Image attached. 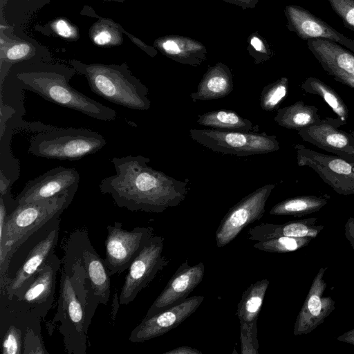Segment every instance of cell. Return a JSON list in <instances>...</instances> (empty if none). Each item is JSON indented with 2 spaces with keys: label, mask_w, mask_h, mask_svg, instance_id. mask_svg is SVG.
Returning a JSON list of instances; mask_svg holds the SVG:
<instances>
[{
  "label": "cell",
  "mask_w": 354,
  "mask_h": 354,
  "mask_svg": "<svg viewBox=\"0 0 354 354\" xmlns=\"http://www.w3.org/2000/svg\"><path fill=\"white\" fill-rule=\"evenodd\" d=\"M104 1H108V2H111V1H113V2H118V3H123L126 0H102Z\"/></svg>",
  "instance_id": "bcb514c9"
},
{
  "label": "cell",
  "mask_w": 354,
  "mask_h": 354,
  "mask_svg": "<svg viewBox=\"0 0 354 354\" xmlns=\"http://www.w3.org/2000/svg\"><path fill=\"white\" fill-rule=\"evenodd\" d=\"M35 29L45 35L54 36L68 41L80 39L78 27L65 17L54 19L44 26L36 25Z\"/></svg>",
  "instance_id": "1f68e13d"
},
{
  "label": "cell",
  "mask_w": 354,
  "mask_h": 354,
  "mask_svg": "<svg viewBox=\"0 0 354 354\" xmlns=\"http://www.w3.org/2000/svg\"><path fill=\"white\" fill-rule=\"evenodd\" d=\"M241 354H258L257 320L240 324Z\"/></svg>",
  "instance_id": "8d00e7d4"
},
{
  "label": "cell",
  "mask_w": 354,
  "mask_h": 354,
  "mask_svg": "<svg viewBox=\"0 0 354 354\" xmlns=\"http://www.w3.org/2000/svg\"><path fill=\"white\" fill-rule=\"evenodd\" d=\"M316 221L310 218L283 224L260 223L248 230L247 239L257 241L280 236L313 239L323 229V226L315 225Z\"/></svg>",
  "instance_id": "cb8c5ba5"
},
{
  "label": "cell",
  "mask_w": 354,
  "mask_h": 354,
  "mask_svg": "<svg viewBox=\"0 0 354 354\" xmlns=\"http://www.w3.org/2000/svg\"><path fill=\"white\" fill-rule=\"evenodd\" d=\"M270 281L263 279L252 283L243 292L237 305L240 324L257 320Z\"/></svg>",
  "instance_id": "f546056e"
},
{
  "label": "cell",
  "mask_w": 354,
  "mask_h": 354,
  "mask_svg": "<svg viewBox=\"0 0 354 354\" xmlns=\"http://www.w3.org/2000/svg\"><path fill=\"white\" fill-rule=\"evenodd\" d=\"M345 123L338 118L326 117L315 124L298 131L304 141L337 156L354 153V137L339 127Z\"/></svg>",
  "instance_id": "d6986e66"
},
{
  "label": "cell",
  "mask_w": 354,
  "mask_h": 354,
  "mask_svg": "<svg viewBox=\"0 0 354 354\" xmlns=\"http://www.w3.org/2000/svg\"><path fill=\"white\" fill-rule=\"evenodd\" d=\"M321 119L317 107L306 104L301 100L278 109L274 118L279 126L297 131L312 126Z\"/></svg>",
  "instance_id": "4316f807"
},
{
  "label": "cell",
  "mask_w": 354,
  "mask_h": 354,
  "mask_svg": "<svg viewBox=\"0 0 354 354\" xmlns=\"http://www.w3.org/2000/svg\"><path fill=\"white\" fill-rule=\"evenodd\" d=\"M23 354H49L41 339L40 323L25 328Z\"/></svg>",
  "instance_id": "d590c367"
},
{
  "label": "cell",
  "mask_w": 354,
  "mask_h": 354,
  "mask_svg": "<svg viewBox=\"0 0 354 354\" xmlns=\"http://www.w3.org/2000/svg\"><path fill=\"white\" fill-rule=\"evenodd\" d=\"M223 1L225 2H227L229 3H232L233 5L241 7L243 9L253 8L257 5V3L259 2V0H223Z\"/></svg>",
  "instance_id": "60d3db41"
},
{
  "label": "cell",
  "mask_w": 354,
  "mask_h": 354,
  "mask_svg": "<svg viewBox=\"0 0 354 354\" xmlns=\"http://www.w3.org/2000/svg\"><path fill=\"white\" fill-rule=\"evenodd\" d=\"M288 87V79L285 77L266 85L261 91V107L267 111L277 109L286 97Z\"/></svg>",
  "instance_id": "836d02e7"
},
{
  "label": "cell",
  "mask_w": 354,
  "mask_h": 354,
  "mask_svg": "<svg viewBox=\"0 0 354 354\" xmlns=\"http://www.w3.org/2000/svg\"><path fill=\"white\" fill-rule=\"evenodd\" d=\"M196 122L201 126L225 131H257L258 128L236 112L225 109L200 114Z\"/></svg>",
  "instance_id": "83f0119b"
},
{
  "label": "cell",
  "mask_w": 354,
  "mask_h": 354,
  "mask_svg": "<svg viewBox=\"0 0 354 354\" xmlns=\"http://www.w3.org/2000/svg\"><path fill=\"white\" fill-rule=\"evenodd\" d=\"M61 260L55 253L33 275L28 283L10 299L1 295V317L14 319L24 325L40 322L50 310Z\"/></svg>",
  "instance_id": "5b68a950"
},
{
  "label": "cell",
  "mask_w": 354,
  "mask_h": 354,
  "mask_svg": "<svg viewBox=\"0 0 354 354\" xmlns=\"http://www.w3.org/2000/svg\"><path fill=\"white\" fill-rule=\"evenodd\" d=\"M164 354H201V352L192 347L183 346L166 351Z\"/></svg>",
  "instance_id": "ab89813d"
},
{
  "label": "cell",
  "mask_w": 354,
  "mask_h": 354,
  "mask_svg": "<svg viewBox=\"0 0 354 354\" xmlns=\"http://www.w3.org/2000/svg\"><path fill=\"white\" fill-rule=\"evenodd\" d=\"M344 159L347 160L350 162H351L353 165H354V153L348 155H346L344 157Z\"/></svg>",
  "instance_id": "f6af8a7d"
},
{
  "label": "cell",
  "mask_w": 354,
  "mask_h": 354,
  "mask_svg": "<svg viewBox=\"0 0 354 354\" xmlns=\"http://www.w3.org/2000/svg\"><path fill=\"white\" fill-rule=\"evenodd\" d=\"M344 25L354 31V0H327Z\"/></svg>",
  "instance_id": "f35d334b"
},
{
  "label": "cell",
  "mask_w": 354,
  "mask_h": 354,
  "mask_svg": "<svg viewBox=\"0 0 354 354\" xmlns=\"http://www.w3.org/2000/svg\"><path fill=\"white\" fill-rule=\"evenodd\" d=\"M64 255L77 261L86 273L89 290L86 326L88 330L97 305H106L110 298L111 275L84 229H78L70 234L65 243Z\"/></svg>",
  "instance_id": "9c48e42d"
},
{
  "label": "cell",
  "mask_w": 354,
  "mask_h": 354,
  "mask_svg": "<svg viewBox=\"0 0 354 354\" xmlns=\"http://www.w3.org/2000/svg\"><path fill=\"white\" fill-rule=\"evenodd\" d=\"M60 216L30 234L15 250L8 267L7 283L1 295L10 299L31 279L50 255L59 239Z\"/></svg>",
  "instance_id": "8992f818"
},
{
  "label": "cell",
  "mask_w": 354,
  "mask_h": 354,
  "mask_svg": "<svg viewBox=\"0 0 354 354\" xmlns=\"http://www.w3.org/2000/svg\"><path fill=\"white\" fill-rule=\"evenodd\" d=\"M77 192H64L56 196L19 205L7 216L0 229V248L12 254L32 233L47 222L61 216L73 201Z\"/></svg>",
  "instance_id": "52a82bcc"
},
{
  "label": "cell",
  "mask_w": 354,
  "mask_h": 354,
  "mask_svg": "<svg viewBox=\"0 0 354 354\" xmlns=\"http://www.w3.org/2000/svg\"><path fill=\"white\" fill-rule=\"evenodd\" d=\"M88 281L84 268L75 260L64 256L57 309L46 323L49 335L57 326L68 354H86L88 330L86 306Z\"/></svg>",
  "instance_id": "3957f363"
},
{
  "label": "cell",
  "mask_w": 354,
  "mask_h": 354,
  "mask_svg": "<svg viewBox=\"0 0 354 354\" xmlns=\"http://www.w3.org/2000/svg\"><path fill=\"white\" fill-rule=\"evenodd\" d=\"M306 92L317 95L330 107L333 111L345 124L348 119V109L339 94L321 80L309 77L301 84Z\"/></svg>",
  "instance_id": "4dcf8cb0"
},
{
  "label": "cell",
  "mask_w": 354,
  "mask_h": 354,
  "mask_svg": "<svg viewBox=\"0 0 354 354\" xmlns=\"http://www.w3.org/2000/svg\"><path fill=\"white\" fill-rule=\"evenodd\" d=\"M203 300V296H192L156 315L145 316L132 330L129 340L133 343H140L167 333L191 316Z\"/></svg>",
  "instance_id": "9a60e30c"
},
{
  "label": "cell",
  "mask_w": 354,
  "mask_h": 354,
  "mask_svg": "<svg viewBox=\"0 0 354 354\" xmlns=\"http://www.w3.org/2000/svg\"><path fill=\"white\" fill-rule=\"evenodd\" d=\"M9 26H0L1 84L15 65L40 62H49L48 55H44L32 42L21 39L8 32Z\"/></svg>",
  "instance_id": "7402d4cb"
},
{
  "label": "cell",
  "mask_w": 354,
  "mask_h": 354,
  "mask_svg": "<svg viewBox=\"0 0 354 354\" xmlns=\"http://www.w3.org/2000/svg\"><path fill=\"white\" fill-rule=\"evenodd\" d=\"M329 196L305 195L287 198L274 205L269 214L273 216H302L319 211Z\"/></svg>",
  "instance_id": "f1b7e54d"
},
{
  "label": "cell",
  "mask_w": 354,
  "mask_h": 354,
  "mask_svg": "<svg viewBox=\"0 0 354 354\" xmlns=\"http://www.w3.org/2000/svg\"><path fill=\"white\" fill-rule=\"evenodd\" d=\"M310 51L336 81L354 88V54L337 43L325 39L306 41Z\"/></svg>",
  "instance_id": "ac0fdd59"
},
{
  "label": "cell",
  "mask_w": 354,
  "mask_h": 354,
  "mask_svg": "<svg viewBox=\"0 0 354 354\" xmlns=\"http://www.w3.org/2000/svg\"><path fill=\"white\" fill-rule=\"evenodd\" d=\"M232 74L221 62L209 66L199 82L197 90L190 94L192 100L205 101L224 97L233 90Z\"/></svg>",
  "instance_id": "d4e9b609"
},
{
  "label": "cell",
  "mask_w": 354,
  "mask_h": 354,
  "mask_svg": "<svg viewBox=\"0 0 354 354\" xmlns=\"http://www.w3.org/2000/svg\"><path fill=\"white\" fill-rule=\"evenodd\" d=\"M164 241L163 236H153L132 262L119 295L120 305L133 301L167 266L169 259L162 254Z\"/></svg>",
  "instance_id": "7c38bea8"
},
{
  "label": "cell",
  "mask_w": 354,
  "mask_h": 354,
  "mask_svg": "<svg viewBox=\"0 0 354 354\" xmlns=\"http://www.w3.org/2000/svg\"><path fill=\"white\" fill-rule=\"evenodd\" d=\"M75 73L73 67L48 62L26 63L13 68L11 80L21 89L29 90L61 106L100 120H115L117 112L114 109L90 98L69 84Z\"/></svg>",
  "instance_id": "7a4b0ae2"
},
{
  "label": "cell",
  "mask_w": 354,
  "mask_h": 354,
  "mask_svg": "<svg viewBox=\"0 0 354 354\" xmlns=\"http://www.w3.org/2000/svg\"><path fill=\"white\" fill-rule=\"evenodd\" d=\"M115 174L99 184L103 194H109L115 204L131 212L162 213L176 207L186 198L187 181L176 180L156 170L142 156L115 157L111 160Z\"/></svg>",
  "instance_id": "6da1fadb"
},
{
  "label": "cell",
  "mask_w": 354,
  "mask_h": 354,
  "mask_svg": "<svg viewBox=\"0 0 354 354\" xmlns=\"http://www.w3.org/2000/svg\"><path fill=\"white\" fill-rule=\"evenodd\" d=\"M327 268H320L315 277L308 295L294 325L293 334H308L320 325L335 308V301L324 297L326 283L323 277Z\"/></svg>",
  "instance_id": "44dd1931"
},
{
  "label": "cell",
  "mask_w": 354,
  "mask_h": 354,
  "mask_svg": "<svg viewBox=\"0 0 354 354\" xmlns=\"http://www.w3.org/2000/svg\"><path fill=\"white\" fill-rule=\"evenodd\" d=\"M248 50L255 64L268 61L273 55L266 41L258 34L253 33L248 38Z\"/></svg>",
  "instance_id": "74e56055"
},
{
  "label": "cell",
  "mask_w": 354,
  "mask_h": 354,
  "mask_svg": "<svg viewBox=\"0 0 354 354\" xmlns=\"http://www.w3.org/2000/svg\"><path fill=\"white\" fill-rule=\"evenodd\" d=\"M70 63L77 73L86 78L91 90L97 95L126 108L150 109L147 87L131 73L126 63L86 64L77 59Z\"/></svg>",
  "instance_id": "277c9868"
},
{
  "label": "cell",
  "mask_w": 354,
  "mask_h": 354,
  "mask_svg": "<svg viewBox=\"0 0 354 354\" xmlns=\"http://www.w3.org/2000/svg\"><path fill=\"white\" fill-rule=\"evenodd\" d=\"M337 339L354 346V328L339 336Z\"/></svg>",
  "instance_id": "ee69618b"
},
{
  "label": "cell",
  "mask_w": 354,
  "mask_h": 354,
  "mask_svg": "<svg viewBox=\"0 0 354 354\" xmlns=\"http://www.w3.org/2000/svg\"><path fill=\"white\" fill-rule=\"evenodd\" d=\"M80 174L74 168L58 167L28 181L15 199L16 205L77 191Z\"/></svg>",
  "instance_id": "2e32d148"
},
{
  "label": "cell",
  "mask_w": 354,
  "mask_h": 354,
  "mask_svg": "<svg viewBox=\"0 0 354 354\" xmlns=\"http://www.w3.org/2000/svg\"><path fill=\"white\" fill-rule=\"evenodd\" d=\"M153 46L176 62L194 66L201 64L205 60L207 53L202 43L179 35L159 37L154 41Z\"/></svg>",
  "instance_id": "603a6c76"
},
{
  "label": "cell",
  "mask_w": 354,
  "mask_h": 354,
  "mask_svg": "<svg viewBox=\"0 0 354 354\" xmlns=\"http://www.w3.org/2000/svg\"><path fill=\"white\" fill-rule=\"evenodd\" d=\"M105 241V265L111 275L120 274L129 269L149 240L154 236L152 227H136L126 230L120 222L106 227Z\"/></svg>",
  "instance_id": "8fae6325"
},
{
  "label": "cell",
  "mask_w": 354,
  "mask_h": 354,
  "mask_svg": "<svg viewBox=\"0 0 354 354\" xmlns=\"http://www.w3.org/2000/svg\"><path fill=\"white\" fill-rule=\"evenodd\" d=\"M35 1H43V2H44V3H45V2H48V1H50V0H35Z\"/></svg>",
  "instance_id": "c3c4849f"
},
{
  "label": "cell",
  "mask_w": 354,
  "mask_h": 354,
  "mask_svg": "<svg viewBox=\"0 0 354 354\" xmlns=\"http://www.w3.org/2000/svg\"><path fill=\"white\" fill-rule=\"evenodd\" d=\"M120 299L118 296V292H115L113 296L112 299V305H111V317L113 322H115L116 315L120 306Z\"/></svg>",
  "instance_id": "7bdbcfd3"
},
{
  "label": "cell",
  "mask_w": 354,
  "mask_h": 354,
  "mask_svg": "<svg viewBox=\"0 0 354 354\" xmlns=\"http://www.w3.org/2000/svg\"><path fill=\"white\" fill-rule=\"evenodd\" d=\"M81 15L97 19L89 28L88 35L93 44L99 47L111 48L122 44L124 28L111 18L98 15L89 6H85Z\"/></svg>",
  "instance_id": "484cf974"
},
{
  "label": "cell",
  "mask_w": 354,
  "mask_h": 354,
  "mask_svg": "<svg viewBox=\"0 0 354 354\" xmlns=\"http://www.w3.org/2000/svg\"><path fill=\"white\" fill-rule=\"evenodd\" d=\"M8 326L1 334L3 354H23L24 329L15 323H6Z\"/></svg>",
  "instance_id": "e575fe53"
},
{
  "label": "cell",
  "mask_w": 354,
  "mask_h": 354,
  "mask_svg": "<svg viewBox=\"0 0 354 354\" xmlns=\"http://www.w3.org/2000/svg\"><path fill=\"white\" fill-rule=\"evenodd\" d=\"M345 235L354 248V218H350L345 225Z\"/></svg>",
  "instance_id": "b9f144b4"
},
{
  "label": "cell",
  "mask_w": 354,
  "mask_h": 354,
  "mask_svg": "<svg viewBox=\"0 0 354 354\" xmlns=\"http://www.w3.org/2000/svg\"><path fill=\"white\" fill-rule=\"evenodd\" d=\"M349 133L354 137V130L350 131Z\"/></svg>",
  "instance_id": "7dc6e473"
},
{
  "label": "cell",
  "mask_w": 354,
  "mask_h": 354,
  "mask_svg": "<svg viewBox=\"0 0 354 354\" xmlns=\"http://www.w3.org/2000/svg\"><path fill=\"white\" fill-rule=\"evenodd\" d=\"M284 12L288 30L303 40L325 39L344 46L354 53V40L339 32L306 9L289 5L286 7Z\"/></svg>",
  "instance_id": "ffe728a7"
},
{
  "label": "cell",
  "mask_w": 354,
  "mask_h": 354,
  "mask_svg": "<svg viewBox=\"0 0 354 354\" xmlns=\"http://www.w3.org/2000/svg\"><path fill=\"white\" fill-rule=\"evenodd\" d=\"M297 164L315 171L333 189L342 195H354V165L339 156L324 154L297 144Z\"/></svg>",
  "instance_id": "4fadbf2b"
},
{
  "label": "cell",
  "mask_w": 354,
  "mask_h": 354,
  "mask_svg": "<svg viewBox=\"0 0 354 354\" xmlns=\"http://www.w3.org/2000/svg\"><path fill=\"white\" fill-rule=\"evenodd\" d=\"M312 238H292L280 236L257 241L253 247L257 250L273 253L295 251L306 246Z\"/></svg>",
  "instance_id": "d6a6232c"
},
{
  "label": "cell",
  "mask_w": 354,
  "mask_h": 354,
  "mask_svg": "<svg viewBox=\"0 0 354 354\" xmlns=\"http://www.w3.org/2000/svg\"><path fill=\"white\" fill-rule=\"evenodd\" d=\"M189 133L194 142L221 154L243 157L272 153L280 148L276 136L265 132L191 129Z\"/></svg>",
  "instance_id": "30bf717a"
},
{
  "label": "cell",
  "mask_w": 354,
  "mask_h": 354,
  "mask_svg": "<svg viewBox=\"0 0 354 354\" xmlns=\"http://www.w3.org/2000/svg\"><path fill=\"white\" fill-rule=\"evenodd\" d=\"M274 187V184L261 186L229 209L215 233L217 247L229 244L243 228L261 220L265 212L266 203Z\"/></svg>",
  "instance_id": "5bb4252c"
},
{
  "label": "cell",
  "mask_w": 354,
  "mask_h": 354,
  "mask_svg": "<svg viewBox=\"0 0 354 354\" xmlns=\"http://www.w3.org/2000/svg\"><path fill=\"white\" fill-rule=\"evenodd\" d=\"M204 274L203 262L194 266H190L188 261L183 262L152 303L145 316L156 315L184 301L202 281Z\"/></svg>",
  "instance_id": "e0dca14e"
},
{
  "label": "cell",
  "mask_w": 354,
  "mask_h": 354,
  "mask_svg": "<svg viewBox=\"0 0 354 354\" xmlns=\"http://www.w3.org/2000/svg\"><path fill=\"white\" fill-rule=\"evenodd\" d=\"M106 145V139L95 131L57 127L34 136L28 153L37 157L72 161L95 153Z\"/></svg>",
  "instance_id": "ba28073f"
}]
</instances>
